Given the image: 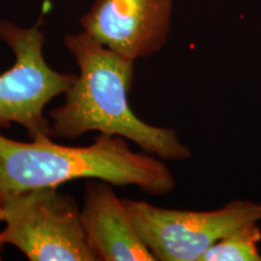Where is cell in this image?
Masks as SVG:
<instances>
[{
	"mask_svg": "<svg viewBox=\"0 0 261 261\" xmlns=\"http://www.w3.org/2000/svg\"><path fill=\"white\" fill-rule=\"evenodd\" d=\"M57 188L0 196L5 224L0 241L31 261H97L79 205Z\"/></svg>",
	"mask_w": 261,
	"mask_h": 261,
	"instance_id": "obj_3",
	"label": "cell"
},
{
	"mask_svg": "<svg viewBox=\"0 0 261 261\" xmlns=\"http://www.w3.org/2000/svg\"><path fill=\"white\" fill-rule=\"evenodd\" d=\"M107 181L91 180L81 219L91 248L100 261H155L130 219L123 198Z\"/></svg>",
	"mask_w": 261,
	"mask_h": 261,
	"instance_id": "obj_7",
	"label": "cell"
},
{
	"mask_svg": "<svg viewBox=\"0 0 261 261\" xmlns=\"http://www.w3.org/2000/svg\"><path fill=\"white\" fill-rule=\"evenodd\" d=\"M130 219L160 261H201L210 248L238 228L261 221V203L233 200L214 211L168 210L123 198Z\"/></svg>",
	"mask_w": 261,
	"mask_h": 261,
	"instance_id": "obj_5",
	"label": "cell"
},
{
	"mask_svg": "<svg viewBox=\"0 0 261 261\" xmlns=\"http://www.w3.org/2000/svg\"><path fill=\"white\" fill-rule=\"evenodd\" d=\"M172 12L173 0H96L80 24L103 46L136 62L165 46Z\"/></svg>",
	"mask_w": 261,
	"mask_h": 261,
	"instance_id": "obj_6",
	"label": "cell"
},
{
	"mask_svg": "<svg viewBox=\"0 0 261 261\" xmlns=\"http://www.w3.org/2000/svg\"><path fill=\"white\" fill-rule=\"evenodd\" d=\"M64 46L79 67L63 106L50 112V136L76 139L85 133L119 136L161 160L182 161L191 150L171 128L152 126L136 115L128 102L135 61L103 46L86 32L68 34Z\"/></svg>",
	"mask_w": 261,
	"mask_h": 261,
	"instance_id": "obj_1",
	"label": "cell"
},
{
	"mask_svg": "<svg viewBox=\"0 0 261 261\" xmlns=\"http://www.w3.org/2000/svg\"><path fill=\"white\" fill-rule=\"evenodd\" d=\"M4 247H5V244L2 242V241H0V253L3 252V249H4Z\"/></svg>",
	"mask_w": 261,
	"mask_h": 261,
	"instance_id": "obj_10",
	"label": "cell"
},
{
	"mask_svg": "<svg viewBox=\"0 0 261 261\" xmlns=\"http://www.w3.org/2000/svg\"><path fill=\"white\" fill-rule=\"evenodd\" d=\"M259 223L246 225L214 243L201 261H261Z\"/></svg>",
	"mask_w": 261,
	"mask_h": 261,
	"instance_id": "obj_8",
	"label": "cell"
},
{
	"mask_svg": "<svg viewBox=\"0 0 261 261\" xmlns=\"http://www.w3.org/2000/svg\"><path fill=\"white\" fill-rule=\"evenodd\" d=\"M77 179L135 185L149 195L169 194L175 178L161 159L135 152L127 139L99 133L89 146L31 143L0 133V196L37 188L60 187Z\"/></svg>",
	"mask_w": 261,
	"mask_h": 261,
	"instance_id": "obj_2",
	"label": "cell"
},
{
	"mask_svg": "<svg viewBox=\"0 0 261 261\" xmlns=\"http://www.w3.org/2000/svg\"><path fill=\"white\" fill-rule=\"evenodd\" d=\"M41 21L22 28L9 19L0 21V41L14 52L12 67L0 74V128L21 125L35 142L51 140L45 108L68 91L76 74L54 70L44 57L45 33Z\"/></svg>",
	"mask_w": 261,
	"mask_h": 261,
	"instance_id": "obj_4",
	"label": "cell"
},
{
	"mask_svg": "<svg viewBox=\"0 0 261 261\" xmlns=\"http://www.w3.org/2000/svg\"><path fill=\"white\" fill-rule=\"evenodd\" d=\"M3 218H4V211H3L2 204H0V223H3Z\"/></svg>",
	"mask_w": 261,
	"mask_h": 261,
	"instance_id": "obj_9",
	"label": "cell"
}]
</instances>
